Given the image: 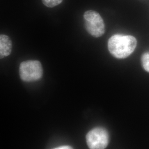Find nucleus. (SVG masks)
I'll return each mask as SVG.
<instances>
[{
  "label": "nucleus",
  "instance_id": "7",
  "mask_svg": "<svg viewBox=\"0 0 149 149\" xmlns=\"http://www.w3.org/2000/svg\"><path fill=\"white\" fill-rule=\"evenodd\" d=\"M62 1L63 0H42V2L44 5L50 8L59 5Z\"/></svg>",
  "mask_w": 149,
  "mask_h": 149
},
{
  "label": "nucleus",
  "instance_id": "8",
  "mask_svg": "<svg viewBox=\"0 0 149 149\" xmlns=\"http://www.w3.org/2000/svg\"><path fill=\"white\" fill-rule=\"evenodd\" d=\"M53 149H74L71 146H69V145H63V146H61L58 148H54Z\"/></svg>",
  "mask_w": 149,
  "mask_h": 149
},
{
  "label": "nucleus",
  "instance_id": "4",
  "mask_svg": "<svg viewBox=\"0 0 149 149\" xmlns=\"http://www.w3.org/2000/svg\"><path fill=\"white\" fill-rule=\"evenodd\" d=\"M86 143L90 149H105L109 143V135L103 127L92 129L86 136Z\"/></svg>",
  "mask_w": 149,
  "mask_h": 149
},
{
  "label": "nucleus",
  "instance_id": "6",
  "mask_svg": "<svg viewBox=\"0 0 149 149\" xmlns=\"http://www.w3.org/2000/svg\"><path fill=\"white\" fill-rule=\"evenodd\" d=\"M141 61L143 69L149 72V52L145 53L142 55Z\"/></svg>",
  "mask_w": 149,
  "mask_h": 149
},
{
  "label": "nucleus",
  "instance_id": "2",
  "mask_svg": "<svg viewBox=\"0 0 149 149\" xmlns=\"http://www.w3.org/2000/svg\"><path fill=\"white\" fill-rule=\"evenodd\" d=\"M86 29L93 37L102 36L105 33V24L101 15L96 11L89 10L84 15Z\"/></svg>",
  "mask_w": 149,
  "mask_h": 149
},
{
  "label": "nucleus",
  "instance_id": "5",
  "mask_svg": "<svg viewBox=\"0 0 149 149\" xmlns=\"http://www.w3.org/2000/svg\"><path fill=\"white\" fill-rule=\"evenodd\" d=\"M12 42L8 36L1 34L0 36V58L3 59L9 56L12 52Z\"/></svg>",
  "mask_w": 149,
  "mask_h": 149
},
{
  "label": "nucleus",
  "instance_id": "1",
  "mask_svg": "<svg viewBox=\"0 0 149 149\" xmlns=\"http://www.w3.org/2000/svg\"><path fill=\"white\" fill-rule=\"evenodd\" d=\"M136 45V38L132 36L115 34L108 42L109 52L118 59H124L130 56L135 50Z\"/></svg>",
  "mask_w": 149,
  "mask_h": 149
},
{
  "label": "nucleus",
  "instance_id": "3",
  "mask_svg": "<svg viewBox=\"0 0 149 149\" xmlns=\"http://www.w3.org/2000/svg\"><path fill=\"white\" fill-rule=\"evenodd\" d=\"M19 76L24 82H33L40 80L43 76L42 64L38 60H28L19 66Z\"/></svg>",
  "mask_w": 149,
  "mask_h": 149
}]
</instances>
